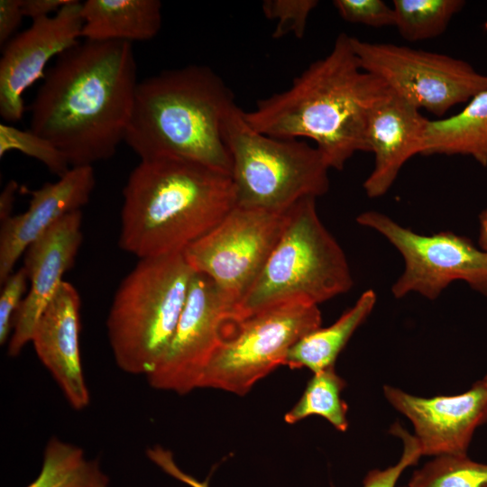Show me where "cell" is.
<instances>
[{"instance_id":"e575fe53","label":"cell","mask_w":487,"mask_h":487,"mask_svg":"<svg viewBox=\"0 0 487 487\" xmlns=\"http://www.w3.org/2000/svg\"><path fill=\"white\" fill-rule=\"evenodd\" d=\"M479 245L487 253V207L480 214Z\"/></svg>"},{"instance_id":"d6986e66","label":"cell","mask_w":487,"mask_h":487,"mask_svg":"<svg viewBox=\"0 0 487 487\" xmlns=\"http://www.w3.org/2000/svg\"><path fill=\"white\" fill-rule=\"evenodd\" d=\"M81 38L91 41H144L161 27L159 0H87L82 3Z\"/></svg>"},{"instance_id":"9a60e30c","label":"cell","mask_w":487,"mask_h":487,"mask_svg":"<svg viewBox=\"0 0 487 487\" xmlns=\"http://www.w3.org/2000/svg\"><path fill=\"white\" fill-rule=\"evenodd\" d=\"M81 225L82 211L71 212L25 251L23 266L30 287L14 318L10 356H17L32 341L38 320L59 290L64 273L73 266L83 239Z\"/></svg>"},{"instance_id":"cb8c5ba5","label":"cell","mask_w":487,"mask_h":487,"mask_svg":"<svg viewBox=\"0 0 487 487\" xmlns=\"http://www.w3.org/2000/svg\"><path fill=\"white\" fill-rule=\"evenodd\" d=\"M464 4L462 0H393L394 27L411 42L433 39L446 30Z\"/></svg>"},{"instance_id":"6da1fadb","label":"cell","mask_w":487,"mask_h":487,"mask_svg":"<svg viewBox=\"0 0 487 487\" xmlns=\"http://www.w3.org/2000/svg\"><path fill=\"white\" fill-rule=\"evenodd\" d=\"M131 42H78L46 70L30 105V130L70 167L108 160L124 141L138 86Z\"/></svg>"},{"instance_id":"ffe728a7","label":"cell","mask_w":487,"mask_h":487,"mask_svg":"<svg viewBox=\"0 0 487 487\" xmlns=\"http://www.w3.org/2000/svg\"><path fill=\"white\" fill-rule=\"evenodd\" d=\"M421 155H462L487 166V90L457 114L428 120Z\"/></svg>"},{"instance_id":"d6a6232c","label":"cell","mask_w":487,"mask_h":487,"mask_svg":"<svg viewBox=\"0 0 487 487\" xmlns=\"http://www.w3.org/2000/svg\"><path fill=\"white\" fill-rule=\"evenodd\" d=\"M70 2L71 0H21V7L23 16L33 21L55 14Z\"/></svg>"},{"instance_id":"7402d4cb","label":"cell","mask_w":487,"mask_h":487,"mask_svg":"<svg viewBox=\"0 0 487 487\" xmlns=\"http://www.w3.org/2000/svg\"><path fill=\"white\" fill-rule=\"evenodd\" d=\"M26 487H108V478L82 448L52 437L45 447L39 475Z\"/></svg>"},{"instance_id":"7a4b0ae2","label":"cell","mask_w":487,"mask_h":487,"mask_svg":"<svg viewBox=\"0 0 487 487\" xmlns=\"http://www.w3.org/2000/svg\"><path fill=\"white\" fill-rule=\"evenodd\" d=\"M391 92L362 69L351 36L341 32L326 57L312 62L288 89L244 111V116L261 133L313 140L328 167L341 170L354 153L368 152L369 114Z\"/></svg>"},{"instance_id":"277c9868","label":"cell","mask_w":487,"mask_h":487,"mask_svg":"<svg viewBox=\"0 0 487 487\" xmlns=\"http://www.w3.org/2000/svg\"><path fill=\"white\" fill-rule=\"evenodd\" d=\"M234 104L210 68L165 69L138 83L124 142L141 161L176 159L231 176L223 119Z\"/></svg>"},{"instance_id":"f546056e","label":"cell","mask_w":487,"mask_h":487,"mask_svg":"<svg viewBox=\"0 0 487 487\" xmlns=\"http://www.w3.org/2000/svg\"><path fill=\"white\" fill-rule=\"evenodd\" d=\"M28 282V274L22 266L1 284L3 286L0 294V344L2 345L11 337L14 318L24 299L23 298L26 294Z\"/></svg>"},{"instance_id":"52a82bcc","label":"cell","mask_w":487,"mask_h":487,"mask_svg":"<svg viewBox=\"0 0 487 487\" xmlns=\"http://www.w3.org/2000/svg\"><path fill=\"white\" fill-rule=\"evenodd\" d=\"M222 134L231 158L236 206L284 212L303 198L328 191L330 168L317 147L255 131L235 103L224 116Z\"/></svg>"},{"instance_id":"74e56055","label":"cell","mask_w":487,"mask_h":487,"mask_svg":"<svg viewBox=\"0 0 487 487\" xmlns=\"http://www.w3.org/2000/svg\"><path fill=\"white\" fill-rule=\"evenodd\" d=\"M406 487H408V486H406Z\"/></svg>"},{"instance_id":"4316f807","label":"cell","mask_w":487,"mask_h":487,"mask_svg":"<svg viewBox=\"0 0 487 487\" xmlns=\"http://www.w3.org/2000/svg\"><path fill=\"white\" fill-rule=\"evenodd\" d=\"M317 5V0H265L262 4V10L267 19L276 22L272 32L274 39L288 34L301 39L308 17Z\"/></svg>"},{"instance_id":"3957f363","label":"cell","mask_w":487,"mask_h":487,"mask_svg":"<svg viewBox=\"0 0 487 487\" xmlns=\"http://www.w3.org/2000/svg\"><path fill=\"white\" fill-rule=\"evenodd\" d=\"M123 198L118 244L139 259L183 253L236 206L230 175L176 159L141 161Z\"/></svg>"},{"instance_id":"f1b7e54d","label":"cell","mask_w":487,"mask_h":487,"mask_svg":"<svg viewBox=\"0 0 487 487\" xmlns=\"http://www.w3.org/2000/svg\"><path fill=\"white\" fill-rule=\"evenodd\" d=\"M391 433L398 436L403 442L404 448L400 460L385 469L371 470L363 479V487H395L401 473L409 466L416 464L422 455L414 436L409 435L399 424L392 426Z\"/></svg>"},{"instance_id":"83f0119b","label":"cell","mask_w":487,"mask_h":487,"mask_svg":"<svg viewBox=\"0 0 487 487\" xmlns=\"http://www.w3.org/2000/svg\"><path fill=\"white\" fill-rule=\"evenodd\" d=\"M334 6L346 22L373 28L394 26V10L382 0H335Z\"/></svg>"},{"instance_id":"8d00e7d4","label":"cell","mask_w":487,"mask_h":487,"mask_svg":"<svg viewBox=\"0 0 487 487\" xmlns=\"http://www.w3.org/2000/svg\"><path fill=\"white\" fill-rule=\"evenodd\" d=\"M483 487H487V485L483 486Z\"/></svg>"},{"instance_id":"d590c367","label":"cell","mask_w":487,"mask_h":487,"mask_svg":"<svg viewBox=\"0 0 487 487\" xmlns=\"http://www.w3.org/2000/svg\"><path fill=\"white\" fill-rule=\"evenodd\" d=\"M487 385V375L482 379Z\"/></svg>"},{"instance_id":"ac0fdd59","label":"cell","mask_w":487,"mask_h":487,"mask_svg":"<svg viewBox=\"0 0 487 487\" xmlns=\"http://www.w3.org/2000/svg\"><path fill=\"white\" fill-rule=\"evenodd\" d=\"M427 123L418 107L392 92L372 108L365 139L374 165L363 185L369 198L385 195L403 165L422 153Z\"/></svg>"},{"instance_id":"ba28073f","label":"cell","mask_w":487,"mask_h":487,"mask_svg":"<svg viewBox=\"0 0 487 487\" xmlns=\"http://www.w3.org/2000/svg\"><path fill=\"white\" fill-rule=\"evenodd\" d=\"M321 322L318 306L303 302L271 307L237 321L206 365L198 388L244 395L285 365L291 347Z\"/></svg>"},{"instance_id":"836d02e7","label":"cell","mask_w":487,"mask_h":487,"mask_svg":"<svg viewBox=\"0 0 487 487\" xmlns=\"http://www.w3.org/2000/svg\"><path fill=\"white\" fill-rule=\"evenodd\" d=\"M19 185L15 180H10L3 189L0 196V220L5 221L13 216V207L15 193Z\"/></svg>"},{"instance_id":"4fadbf2b","label":"cell","mask_w":487,"mask_h":487,"mask_svg":"<svg viewBox=\"0 0 487 487\" xmlns=\"http://www.w3.org/2000/svg\"><path fill=\"white\" fill-rule=\"evenodd\" d=\"M82 3L71 0L51 16L33 20L5 46L0 59V115L9 123L22 119L23 93L44 77L47 63L79 42Z\"/></svg>"},{"instance_id":"9c48e42d","label":"cell","mask_w":487,"mask_h":487,"mask_svg":"<svg viewBox=\"0 0 487 487\" xmlns=\"http://www.w3.org/2000/svg\"><path fill=\"white\" fill-rule=\"evenodd\" d=\"M362 69L390 90L437 117L487 90V75L449 55L351 36Z\"/></svg>"},{"instance_id":"603a6c76","label":"cell","mask_w":487,"mask_h":487,"mask_svg":"<svg viewBox=\"0 0 487 487\" xmlns=\"http://www.w3.org/2000/svg\"><path fill=\"white\" fill-rule=\"evenodd\" d=\"M345 381L335 366L313 373L295 406L285 415L289 424H295L309 416L326 419L335 428L345 432L348 427L347 404L341 399Z\"/></svg>"},{"instance_id":"2e32d148","label":"cell","mask_w":487,"mask_h":487,"mask_svg":"<svg viewBox=\"0 0 487 487\" xmlns=\"http://www.w3.org/2000/svg\"><path fill=\"white\" fill-rule=\"evenodd\" d=\"M93 166L72 167L59 180L47 182L31 196L27 210L1 222L0 283L14 272L18 259L64 216L87 204L95 187Z\"/></svg>"},{"instance_id":"7c38bea8","label":"cell","mask_w":487,"mask_h":487,"mask_svg":"<svg viewBox=\"0 0 487 487\" xmlns=\"http://www.w3.org/2000/svg\"><path fill=\"white\" fill-rule=\"evenodd\" d=\"M236 308L210 278L195 272L171 342L146 375L149 384L179 394L197 389L206 365L237 321Z\"/></svg>"},{"instance_id":"d4e9b609","label":"cell","mask_w":487,"mask_h":487,"mask_svg":"<svg viewBox=\"0 0 487 487\" xmlns=\"http://www.w3.org/2000/svg\"><path fill=\"white\" fill-rule=\"evenodd\" d=\"M487 485V464L467 454L444 455L416 470L408 487H483Z\"/></svg>"},{"instance_id":"44dd1931","label":"cell","mask_w":487,"mask_h":487,"mask_svg":"<svg viewBox=\"0 0 487 487\" xmlns=\"http://www.w3.org/2000/svg\"><path fill=\"white\" fill-rule=\"evenodd\" d=\"M376 303V293L367 289L353 307L334 324L321 326L297 342L289 350L285 365L307 368L313 373L335 366V360L355 330L364 322Z\"/></svg>"},{"instance_id":"5b68a950","label":"cell","mask_w":487,"mask_h":487,"mask_svg":"<svg viewBox=\"0 0 487 487\" xmlns=\"http://www.w3.org/2000/svg\"><path fill=\"white\" fill-rule=\"evenodd\" d=\"M181 253L140 259L119 285L106 328L117 366L147 375L164 356L195 274Z\"/></svg>"},{"instance_id":"484cf974","label":"cell","mask_w":487,"mask_h":487,"mask_svg":"<svg viewBox=\"0 0 487 487\" xmlns=\"http://www.w3.org/2000/svg\"><path fill=\"white\" fill-rule=\"evenodd\" d=\"M14 150L41 161L59 178L63 177L71 168L63 152L46 138L30 129L21 130L1 124L0 158Z\"/></svg>"},{"instance_id":"8992f818","label":"cell","mask_w":487,"mask_h":487,"mask_svg":"<svg viewBox=\"0 0 487 487\" xmlns=\"http://www.w3.org/2000/svg\"><path fill=\"white\" fill-rule=\"evenodd\" d=\"M353 285L346 256L321 222L316 198H306L289 208L278 243L237 305L236 320L287 303L318 306Z\"/></svg>"},{"instance_id":"1f68e13d","label":"cell","mask_w":487,"mask_h":487,"mask_svg":"<svg viewBox=\"0 0 487 487\" xmlns=\"http://www.w3.org/2000/svg\"><path fill=\"white\" fill-rule=\"evenodd\" d=\"M23 14L21 0L0 1V44L5 46L21 25Z\"/></svg>"},{"instance_id":"4dcf8cb0","label":"cell","mask_w":487,"mask_h":487,"mask_svg":"<svg viewBox=\"0 0 487 487\" xmlns=\"http://www.w3.org/2000/svg\"><path fill=\"white\" fill-rule=\"evenodd\" d=\"M147 455L151 461L157 464L169 475L186 483L190 487H209L208 481L200 482L193 476L184 473L174 462L172 454L161 446H156L147 450Z\"/></svg>"},{"instance_id":"8fae6325","label":"cell","mask_w":487,"mask_h":487,"mask_svg":"<svg viewBox=\"0 0 487 487\" xmlns=\"http://www.w3.org/2000/svg\"><path fill=\"white\" fill-rule=\"evenodd\" d=\"M289 210L272 212L235 206L182 254L196 272L210 278L238 305L278 243Z\"/></svg>"},{"instance_id":"30bf717a","label":"cell","mask_w":487,"mask_h":487,"mask_svg":"<svg viewBox=\"0 0 487 487\" xmlns=\"http://www.w3.org/2000/svg\"><path fill=\"white\" fill-rule=\"evenodd\" d=\"M356 222L384 236L401 254L404 269L391 287L395 298L418 293L433 300L455 280L487 296V253L470 239L448 231L420 234L377 211L360 214Z\"/></svg>"},{"instance_id":"e0dca14e","label":"cell","mask_w":487,"mask_h":487,"mask_svg":"<svg viewBox=\"0 0 487 487\" xmlns=\"http://www.w3.org/2000/svg\"><path fill=\"white\" fill-rule=\"evenodd\" d=\"M80 298L76 288L63 281L34 328L32 343L69 405L85 409L90 400L79 350Z\"/></svg>"},{"instance_id":"5bb4252c","label":"cell","mask_w":487,"mask_h":487,"mask_svg":"<svg viewBox=\"0 0 487 487\" xmlns=\"http://www.w3.org/2000/svg\"><path fill=\"white\" fill-rule=\"evenodd\" d=\"M389 403L408 418L422 455L467 454L475 430L487 422V385L476 381L464 393L419 397L390 385Z\"/></svg>"}]
</instances>
